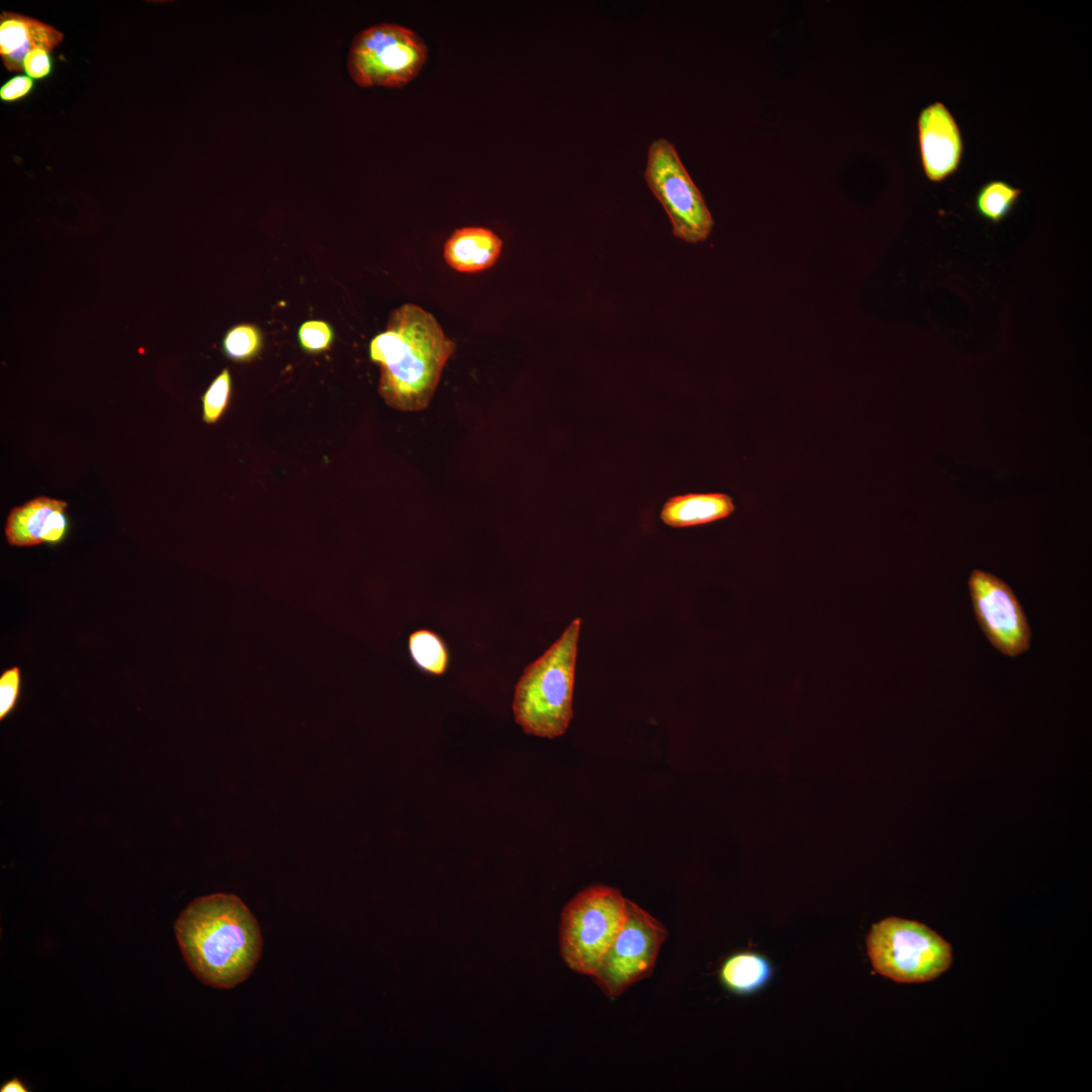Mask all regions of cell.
<instances>
[{
    "mask_svg": "<svg viewBox=\"0 0 1092 1092\" xmlns=\"http://www.w3.org/2000/svg\"><path fill=\"white\" fill-rule=\"evenodd\" d=\"M1022 194L1020 188L996 179L983 184L975 196V209L984 220L998 224L1014 210Z\"/></svg>",
    "mask_w": 1092,
    "mask_h": 1092,
    "instance_id": "2e32d148",
    "label": "cell"
},
{
    "mask_svg": "<svg viewBox=\"0 0 1092 1092\" xmlns=\"http://www.w3.org/2000/svg\"><path fill=\"white\" fill-rule=\"evenodd\" d=\"M503 241L492 231L465 226L454 231L444 245V259L454 270L475 273L494 265L500 256Z\"/></svg>",
    "mask_w": 1092,
    "mask_h": 1092,
    "instance_id": "4fadbf2b",
    "label": "cell"
},
{
    "mask_svg": "<svg viewBox=\"0 0 1092 1092\" xmlns=\"http://www.w3.org/2000/svg\"><path fill=\"white\" fill-rule=\"evenodd\" d=\"M410 657L415 666L430 675H443L450 664V653L443 638L436 632L420 629L410 634Z\"/></svg>",
    "mask_w": 1092,
    "mask_h": 1092,
    "instance_id": "e0dca14e",
    "label": "cell"
},
{
    "mask_svg": "<svg viewBox=\"0 0 1092 1092\" xmlns=\"http://www.w3.org/2000/svg\"><path fill=\"white\" fill-rule=\"evenodd\" d=\"M720 980L735 994H750L767 983L771 968L765 958L751 951H741L727 958L720 969Z\"/></svg>",
    "mask_w": 1092,
    "mask_h": 1092,
    "instance_id": "9a60e30c",
    "label": "cell"
},
{
    "mask_svg": "<svg viewBox=\"0 0 1092 1092\" xmlns=\"http://www.w3.org/2000/svg\"><path fill=\"white\" fill-rule=\"evenodd\" d=\"M174 931L189 970L213 988L232 989L247 980L262 953L259 923L233 894L196 898L180 913Z\"/></svg>",
    "mask_w": 1092,
    "mask_h": 1092,
    "instance_id": "6da1fadb",
    "label": "cell"
},
{
    "mask_svg": "<svg viewBox=\"0 0 1092 1092\" xmlns=\"http://www.w3.org/2000/svg\"><path fill=\"white\" fill-rule=\"evenodd\" d=\"M23 71L28 77L36 80L50 76L53 71L51 52L41 48L30 51L24 58Z\"/></svg>",
    "mask_w": 1092,
    "mask_h": 1092,
    "instance_id": "7402d4cb",
    "label": "cell"
},
{
    "mask_svg": "<svg viewBox=\"0 0 1092 1092\" xmlns=\"http://www.w3.org/2000/svg\"><path fill=\"white\" fill-rule=\"evenodd\" d=\"M667 930L655 917L627 899L625 921L592 976L615 998L653 971Z\"/></svg>",
    "mask_w": 1092,
    "mask_h": 1092,
    "instance_id": "ba28073f",
    "label": "cell"
},
{
    "mask_svg": "<svg viewBox=\"0 0 1092 1092\" xmlns=\"http://www.w3.org/2000/svg\"><path fill=\"white\" fill-rule=\"evenodd\" d=\"M20 690V669L13 666L0 676V719L3 720L15 707Z\"/></svg>",
    "mask_w": 1092,
    "mask_h": 1092,
    "instance_id": "44dd1931",
    "label": "cell"
},
{
    "mask_svg": "<svg viewBox=\"0 0 1092 1092\" xmlns=\"http://www.w3.org/2000/svg\"><path fill=\"white\" fill-rule=\"evenodd\" d=\"M33 80L27 75H17L0 87V99L14 102L26 97L33 89Z\"/></svg>",
    "mask_w": 1092,
    "mask_h": 1092,
    "instance_id": "603a6c76",
    "label": "cell"
},
{
    "mask_svg": "<svg viewBox=\"0 0 1092 1092\" xmlns=\"http://www.w3.org/2000/svg\"><path fill=\"white\" fill-rule=\"evenodd\" d=\"M917 128L924 174L930 182H943L962 163L964 141L960 126L945 104L936 101L920 111Z\"/></svg>",
    "mask_w": 1092,
    "mask_h": 1092,
    "instance_id": "30bf717a",
    "label": "cell"
},
{
    "mask_svg": "<svg viewBox=\"0 0 1092 1092\" xmlns=\"http://www.w3.org/2000/svg\"><path fill=\"white\" fill-rule=\"evenodd\" d=\"M1 1092H27L28 1089L21 1080L14 1077L0 1087Z\"/></svg>",
    "mask_w": 1092,
    "mask_h": 1092,
    "instance_id": "cb8c5ba5",
    "label": "cell"
},
{
    "mask_svg": "<svg viewBox=\"0 0 1092 1092\" xmlns=\"http://www.w3.org/2000/svg\"><path fill=\"white\" fill-rule=\"evenodd\" d=\"M232 394V377L223 369L209 384L203 395L202 419L207 424L216 423L225 412Z\"/></svg>",
    "mask_w": 1092,
    "mask_h": 1092,
    "instance_id": "d6986e66",
    "label": "cell"
},
{
    "mask_svg": "<svg viewBox=\"0 0 1092 1092\" xmlns=\"http://www.w3.org/2000/svg\"><path fill=\"white\" fill-rule=\"evenodd\" d=\"M427 57L426 42L415 31L398 24L381 23L354 37L347 68L360 87L399 88L419 75Z\"/></svg>",
    "mask_w": 1092,
    "mask_h": 1092,
    "instance_id": "8992f818",
    "label": "cell"
},
{
    "mask_svg": "<svg viewBox=\"0 0 1092 1092\" xmlns=\"http://www.w3.org/2000/svg\"><path fill=\"white\" fill-rule=\"evenodd\" d=\"M455 348L431 312L414 303L394 309L369 346L371 360L380 365L378 392L385 403L401 412L425 410Z\"/></svg>",
    "mask_w": 1092,
    "mask_h": 1092,
    "instance_id": "7a4b0ae2",
    "label": "cell"
},
{
    "mask_svg": "<svg viewBox=\"0 0 1092 1092\" xmlns=\"http://www.w3.org/2000/svg\"><path fill=\"white\" fill-rule=\"evenodd\" d=\"M733 498L722 492H690L668 497L660 511V520L671 528L710 524L732 515Z\"/></svg>",
    "mask_w": 1092,
    "mask_h": 1092,
    "instance_id": "5bb4252c",
    "label": "cell"
},
{
    "mask_svg": "<svg viewBox=\"0 0 1092 1092\" xmlns=\"http://www.w3.org/2000/svg\"><path fill=\"white\" fill-rule=\"evenodd\" d=\"M874 969L899 983L933 980L951 964V947L918 921L888 917L873 925L867 937Z\"/></svg>",
    "mask_w": 1092,
    "mask_h": 1092,
    "instance_id": "5b68a950",
    "label": "cell"
},
{
    "mask_svg": "<svg viewBox=\"0 0 1092 1092\" xmlns=\"http://www.w3.org/2000/svg\"><path fill=\"white\" fill-rule=\"evenodd\" d=\"M298 340L305 352L321 353L330 349L334 332L324 321H308L300 326Z\"/></svg>",
    "mask_w": 1092,
    "mask_h": 1092,
    "instance_id": "ffe728a7",
    "label": "cell"
},
{
    "mask_svg": "<svg viewBox=\"0 0 1092 1092\" xmlns=\"http://www.w3.org/2000/svg\"><path fill=\"white\" fill-rule=\"evenodd\" d=\"M626 901L619 890L594 885L564 906L559 941L569 969L590 977L595 974L625 921Z\"/></svg>",
    "mask_w": 1092,
    "mask_h": 1092,
    "instance_id": "277c9868",
    "label": "cell"
},
{
    "mask_svg": "<svg viewBox=\"0 0 1092 1092\" xmlns=\"http://www.w3.org/2000/svg\"><path fill=\"white\" fill-rule=\"evenodd\" d=\"M644 179L665 210L675 238L690 244L708 239L714 226L712 214L674 145L666 139L650 144Z\"/></svg>",
    "mask_w": 1092,
    "mask_h": 1092,
    "instance_id": "52a82bcc",
    "label": "cell"
},
{
    "mask_svg": "<svg viewBox=\"0 0 1092 1092\" xmlns=\"http://www.w3.org/2000/svg\"><path fill=\"white\" fill-rule=\"evenodd\" d=\"M56 27L15 12L0 15V57L8 72L23 71L25 56L33 49L52 52L63 40Z\"/></svg>",
    "mask_w": 1092,
    "mask_h": 1092,
    "instance_id": "7c38bea8",
    "label": "cell"
},
{
    "mask_svg": "<svg viewBox=\"0 0 1092 1092\" xmlns=\"http://www.w3.org/2000/svg\"><path fill=\"white\" fill-rule=\"evenodd\" d=\"M263 345L259 329L241 324L231 328L222 339V352L233 361L246 362L254 359Z\"/></svg>",
    "mask_w": 1092,
    "mask_h": 1092,
    "instance_id": "ac0fdd59",
    "label": "cell"
},
{
    "mask_svg": "<svg viewBox=\"0 0 1092 1092\" xmlns=\"http://www.w3.org/2000/svg\"><path fill=\"white\" fill-rule=\"evenodd\" d=\"M580 618L573 619L560 637L526 666L514 693L516 722L527 734L553 739L563 735L573 716Z\"/></svg>",
    "mask_w": 1092,
    "mask_h": 1092,
    "instance_id": "3957f363",
    "label": "cell"
},
{
    "mask_svg": "<svg viewBox=\"0 0 1092 1092\" xmlns=\"http://www.w3.org/2000/svg\"><path fill=\"white\" fill-rule=\"evenodd\" d=\"M67 508L66 502L44 495L13 508L5 524L7 542L18 547L61 543L69 530Z\"/></svg>",
    "mask_w": 1092,
    "mask_h": 1092,
    "instance_id": "8fae6325",
    "label": "cell"
},
{
    "mask_svg": "<svg viewBox=\"0 0 1092 1092\" xmlns=\"http://www.w3.org/2000/svg\"><path fill=\"white\" fill-rule=\"evenodd\" d=\"M968 587L975 618L990 644L1009 657L1027 651L1031 630L1010 585L994 573L975 568Z\"/></svg>",
    "mask_w": 1092,
    "mask_h": 1092,
    "instance_id": "9c48e42d",
    "label": "cell"
}]
</instances>
